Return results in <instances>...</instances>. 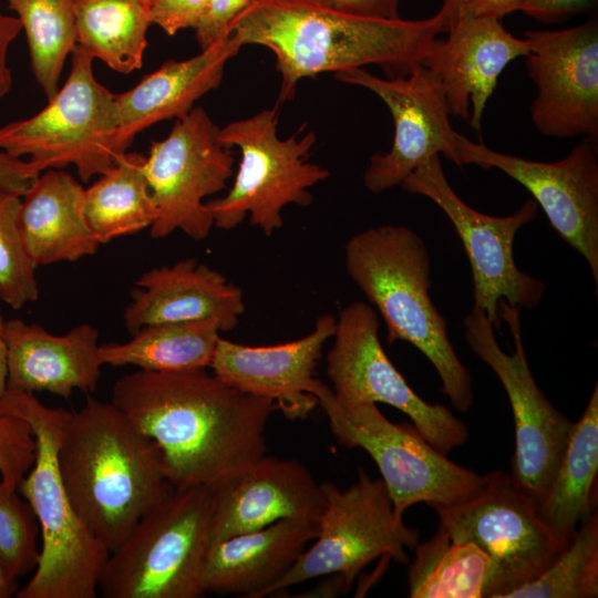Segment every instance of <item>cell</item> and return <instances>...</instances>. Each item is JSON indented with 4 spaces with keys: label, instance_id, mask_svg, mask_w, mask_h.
<instances>
[{
    "label": "cell",
    "instance_id": "1",
    "mask_svg": "<svg viewBox=\"0 0 598 598\" xmlns=\"http://www.w3.org/2000/svg\"><path fill=\"white\" fill-rule=\"evenodd\" d=\"M111 402L157 444L172 488L216 486L265 455L277 410L205 369L125 374Z\"/></svg>",
    "mask_w": 598,
    "mask_h": 598
},
{
    "label": "cell",
    "instance_id": "2",
    "mask_svg": "<svg viewBox=\"0 0 598 598\" xmlns=\"http://www.w3.org/2000/svg\"><path fill=\"white\" fill-rule=\"evenodd\" d=\"M440 33L439 11L422 20H388L308 0H264L237 18L230 34L241 47L261 45L275 54L281 104L293 99L299 81L323 72L374 64L386 78L408 75L422 65Z\"/></svg>",
    "mask_w": 598,
    "mask_h": 598
},
{
    "label": "cell",
    "instance_id": "3",
    "mask_svg": "<svg viewBox=\"0 0 598 598\" xmlns=\"http://www.w3.org/2000/svg\"><path fill=\"white\" fill-rule=\"evenodd\" d=\"M58 462L79 517L110 553L172 489L154 440L94 398L70 413Z\"/></svg>",
    "mask_w": 598,
    "mask_h": 598
},
{
    "label": "cell",
    "instance_id": "4",
    "mask_svg": "<svg viewBox=\"0 0 598 598\" xmlns=\"http://www.w3.org/2000/svg\"><path fill=\"white\" fill-rule=\"evenodd\" d=\"M430 264L423 239L404 226L370 227L344 246L347 272L383 318L386 341H406L422 352L453 408L466 412L473 403L472 378L430 296Z\"/></svg>",
    "mask_w": 598,
    "mask_h": 598
},
{
    "label": "cell",
    "instance_id": "5",
    "mask_svg": "<svg viewBox=\"0 0 598 598\" xmlns=\"http://www.w3.org/2000/svg\"><path fill=\"white\" fill-rule=\"evenodd\" d=\"M0 413L24 420L37 442L34 462L17 489L38 518L41 550L32 577L16 597L95 598L110 551L79 517L60 473L58 451L71 412L7 388Z\"/></svg>",
    "mask_w": 598,
    "mask_h": 598
},
{
    "label": "cell",
    "instance_id": "6",
    "mask_svg": "<svg viewBox=\"0 0 598 598\" xmlns=\"http://www.w3.org/2000/svg\"><path fill=\"white\" fill-rule=\"evenodd\" d=\"M214 488H172L109 554L99 579L106 598H199L210 545Z\"/></svg>",
    "mask_w": 598,
    "mask_h": 598
},
{
    "label": "cell",
    "instance_id": "7",
    "mask_svg": "<svg viewBox=\"0 0 598 598\" xmlns=\"http://www.w3.org/2000/svg\"><path fill=\"white\" fill-rule=\"evenodd\" d=\"M313 395L336 441L372 457L396 515L422 502L430 507L455 505L483 487L485 475L448 460L413 425L391 422L377 403L340 399L320 380Z\"/></svg>",
    "mask_w": 598,
    "mask_h": 598
},
{
    "label": "cell",
    "instance_id": "8",
    "mask_svg": "<svg viewBox=\"0 0 598 598\" xmlns=\"http://www.w3.org/2000/svg\"><path fill=\"white\" fill-rule=\"evenodd\" d=\"M93 60L75 45L65 83L35 115L0 126V150L28 156L40 173L72 165L83 183L112 168L126 151L115 94L94 76Z\"/></svg>",
    "mask_w": 598,
    "mask_h": 598
},
{
    "label": "cell",
    "instance_id": "9",
    "mask_svg": "<svg viewBox=\"0 0 598 598\" xmlns=\"http://www.w3.org/2000/svg\"><path fill=\"white\" fill-rule=\"evenodd\" d=\"M278 114L265 109L219 130V140L240 150L236 177L227 194L206 202L214 226L230 230L247 215L251 225L271 236L283 225L281 212L312 203L309 189L329 177V171L309 162L317 143L313 131H298L286 140L277 134Z\"/></svg>",
    "mask_w": 598,
    "mask_h": 598
},
{
    "label": "cell",
    "instance_id": "10",
    "mask_svg": "<svg viewBox=\"0 0 598 598\" xmlns=\"http://www.w3.org/2000/svg\"><path fill=\"white\" fill-rule=\"evenodd\" d=\"M453 542H472L487 553V598H507L537 578L567 546L542 520L538 502L511 474L495 470L471 498L431 506Z\"/></svg>",
    "mask_w": 598,
    "mask_h": 598
},
{
    "label": "cell",
    "instance_id": "11",
    "mask_svg": "<svg viewBox=\"0 0 598 598\" xmlns=\"http://www.w3.org/2000/svg\"><path fill=\"white\" fill-rule=\"evenodd\" d=\"M324 506L318 534L288 573L268 591L272 596L307 580L341 575L351 587L360 571L380 558L405 563L406 549L420 542L419 532L396 515L381 478H371L362 468L358 480L341 489L321 483Z\"/></svg>",
    "mask_w": 598,
    "mask_h": 598
},
{
    "label": "cell",
    "instance_id": "12",
    "mask_svg": "<svg viewBox=\"0 0 598 598\" xmlns=\"http://www.w3.org/2000/svg\"><path fill=\"white\" fill-rule=\"evenodd\" d=\"M499 307L501 318L513 337L512 353L502 350L493 323L476 307L463 320L465 339L470 349L493 370L507 394L515 427L511 475L539 502L555 477L575 423L536 384L523 344L520 309L505 301Z\"/></svg>",
    "mask_w": 598,
    "mask_h": 598
},
{
    "label": "cell",
    "instance_id": "13",
    "mask_svg": "<svg viewBox=\"0 0 598 598\" xmlns=\"http://www.w3.org/2000/svg\"><path fill=\"white\" fill-rule=\"evenodd\" d=\"M400 186L432 200L453 224L470 261L474 307L486 313L494 328L502 326L501 301L519 309H533L542 301L544 282L522 271L513 251L517 231L537 217L533 198L508 216L483 214L452 188L440 155L416 167Z\"/></svg>",
    "mask_w": 598,
    "mask_h": 598
},
{
    "label": "cell",
    "instance_id": "14",
    "mask_svg": "<svg viewBox=\"0 0 598 598\" xmlns=\"http://www.w3.org/2000/svg\"><path fill=\"white\" fill-rule=\"evenodd\" d=\"M202 106L176 118L169 134L151 144L144 171L157 209L150 227L161 239L176 230L194 240L205 239L214 227L205 198L226 188L235 163L231 147Z\"/></svg>",
    "mask_w": 598,
    "mask_h": 598
},
{
    "label": "cell",
    "instance_id": "15",
    "mask_svg": "<svg viewBox=\"0 0 598 598\" xmlns=\"http://www.w3.org/2000/svg\"><path fill=\"white\" fill-rule=\"evenodd\" d=\"M332 338L327 375L338 398L400 410L444 454L467 441L465 423L446 406L424 401L393 365L379 339V317L371 305L354 301L341 309Z\"/></svg>",
    "mask_w": 598,
    "mask_h": 598
},
{
    "label": "cell",
    "instance_id": "16",
    "mask_svg": "<svg viewBox=\"0 0 598 598\" xmlns=\"http://www.w3.org/2000/svg\"><path fill=\"white\" fill-rule=\"evenodd\" d=\"M457 166L497 168L523 185L558 235L587 261L598 285L597 141L582 137L557 162H538L494 151L457 132Z\"/></svg>",
    "mask_w": 598,
    "mask_h": 598
},
{
    "label": "cell",
    "instance_id": "17",
    "mask_svg": "<svg viewBox=\"0 0 598 598\" xmlns=\"http://www.w3.org/2000/svg\"><path fill=\"white\" fill-rule=\"evenodd\" d=\"M334 79L364 87L388 106L394 124L391 148L374 154L363 175L365 188L382 193L398 185L434 155L457 165L455 131L436 75L424 65L398 78H379L363 68L334 73Z\"/></svg>",
    "mask_w": 598,
    "mask_h": 598
},
{
    "label": "cell",
    "instance_id": "18",
    "mask_svg": "<svg viewBox=\"0 0 598 598\" xmlns=\"http://www.w3.org/2000/svg\"><path fill=\"white\" fill-rule=\"evenodd\" d=\"M528 76L537 94L529 114L547 137L598 141V20L563 30H527Z\"/></svg>",
    "mask_w": 598,
    "mask_h": 598
},
{
    "label": "cell",
    "instance_id": "19",
    "mask_svg": "<svg viewBox=\"0 0 598 598\" xmlns=\"http://www.w3.org/2000/svg\"><path fill=\"white\" fill-rule=\"evenodd\" d=\"M337 318L320 316L307 336L274 346H246L219 338L209 368L237 390L274 401L289 420H303L318 405L313 389L324 343Z\"/></svg>",
    "mask_w": 598,
    "mask_h": 598
},
{
    "label": "cell",
    "instance_id": "20",
    "mask_svg": "<svg viewBox=\"0 0 598 598\" xmlns=\"http://www.w3.org/2000/svg\"><path fill=\"white\" fill-rule=\"evenodd\" d=\"M214 488L210 545L285 518L319 522L321 484L297 460L262 455Z\"/></svg>",
    "mask_w": 598,
    "mask_h": 598
},
{
    "label": "cell",
    "instance_id": "21",
    "mask_svg": "<svg viewBox=\"0 0 598 598\" xmlns=\"http://www.w3.org/2000/svg\"><path fill=\"white\" fill-rule=\"evenodd\" d=\"M526 39L513 35L493 17L456 22L444 40L435 39L422 65L439 79L451 115L481 131L487 101L514 60L526 56Z\"/></svg>",
    "mask_w": 598,
    "mask_h": 598
},
{
    "label": "cell",
    "instance_id": "22",
    "mask_svg": "<svg viewBox=\"0 0 598 598\" xmlns=\"http://www.w3.org/2000/svg\"><path fill=\"white\" fill-rule=\"evenodd\" d=\"M245 311L243 293L219 271L194 258L142 274L123 315L133 334L147 324L213 319L221 331L235 328Z\"/></svg>",
    "mask_w": 598,
    "mask_h": 598
},
{
    "label": "cell",
    "instance_id": "23",
    "mask_svg": "<svg viewBox=\"0 0 598 598\" xmlns=\"http://www.w3.org/2000/svg\"><path fill=\"white\" fill-rule=\"evenodd\" d=\"M8 388L47 391L69 399L74 390L94 392L103 365L99 331L81 323L56 336L21 319L4 322Z\"/></svg>",
    "mask_w": 598,
    "mask_h": 598
},
{
    "label": "cell",
    "instance_id": "24",
    "mask_svg": "<svg viewBox=\"0 0 598 598\" xmlns=\"http://www.w3.org/2000/svg\"><path fill=\"white\" fill-rule=\"evenodd\" d=\"M318 523L285 518L209 545L202 575L204 594L266 597L316 538Z\"/></svg>",
    "mask_w": 598,
    "mask_h": 598
},
{
    "label": "cell",
    "instance_id": "25",
    "mask_svg": "<svg viewBox=\"0 0 598 598\" xmlns=\"http://www.w3.org/2000/svg\"><path fill=\"white\" fill-rule=\"evenodd\" d=\"M240 48L230 34L189 59L166 61L131 90L115 94L121 147L127 152L140 132L186 115L197 100L220 85L227 62Z\"/></svg>",
    "mask_w": 598,
    "mask_h": 598
},
{
    "label": "cell",
    "instance_id": "26",
    "mask_svg": "<svg viewBox=\"0 0 598 598\" xmlns=\"http://www.w3.org/2000/svg\"><path fill=\"white\" fill-rule=\"evenodd\" d=\"M19 227L35 268L78 261L101 246L85 218L84 188L58 168L41 173L21 196Z\"/></svg>",
    "mask_w": 598,
    "mask_h": 598
},
{
    "label": "cell",
    "instance_id": "27",
    "mask_svg": "<svg viewBox=\"0 0 598 598\" xmlns=\"http://www.w3.org/2000/svg\"><path fill=\"white\" fill-rule=\"evenodd\" d=\"M598 473V386L575 423L555 477L538 502V514L561 540L569 542L578 525L596 508Z\"/></svg>",
    "mask_w": 598,
    "mask_h": 598
},
{
    "label": "cell",
    "instance_id": "28",
    "mask_svg": "<svg viewBox=\"0 0 598 598\" xmlns=\"http://www.w3.org/2000/svg\"><path fill=\"white\" fill-rule=\"evenodd\" d=\"M221 332L213 319L147 324L126 342L100 344L103 365H134L143 371L207 369Z\"/></svg>",
    "mask_w": 598,
    "mask_h": 598
},
{
    "label": "cell",
    "instance_id": "29",
    "mask_svg": "<svg viewBox=\"0 0 598 598\" xmlns=\"http://www.w3.org/2000/svg\"><path fill=\"white\" fill-rule=\"evenodd\" d=\"M141 153H124L117 163L84 188V214L101 245L134 235L157 217Z\"/></svg>",
    "mask_w": 598,
    "mask_h": 598
},
{
    "label": "cell",
    "instance_id": "30",
    "mask_svg": "<svg viewBox=\"0 0 598 598\" xmlns=\"http://www.w3.org/2000/svg\"><path fill=\"white\" fill-rule=\"evenodd\" d=\"M76 45L122 74L142 68L152 24L142 0H73Z\"/></svg>",
    "mask_w": 598,
    "mask_h": 598
},
{
    "label": "cell",
    "instance_id": "31",
    "mask_svg": "<svg viewBox=\"0 0 598 598\" xmlns=\"http://www.w3.org/2000/svg\"><path fill=\"white\" fill-rule=\"evenodd\" d=\"M408 568L411 598H482L488 585L492 561L472 542H453L439 526L435 535L417 543Z\"/></svg>",
    "mask_w": 598,
    "mask_h": 598
},
{
    "label": "cell",
    "instance_id": "32",
    "mask_svg": "<svg viewBox=\"0 0 598 598\" xmlns=\"http://www.w3.org/2000/svg\"><path fill=\"white\" fill-rule=\"evenodd\" d=\"M25 33L33 75L50 100L76 45L73 0H7Z\"/></svg>",
    "mask_w": 598,
    "mask_h": 598
},
{
    "label": "cell",
    "instance_id": "33",
    "mask_svg": "<svg viewBox=\"0 0 598 598\" xmlns=\"http://www.w3.org/2000/svg\"><path fill=\"white\" fill-rule=\"evenodd\" d=\"M598 596V513L582 520L557 558L537 578L507 598H596Z\"/></svg>",
    "mask_w": 598,
    "mask_h": 598
},
{
    "label": "cell",
    "instance_id": "34",
    "mask_svg": "<svg viewBox=\"0 0 598 598\" xmlns=\"http://www.w3.org/2000/svg\"><path fill=\"white\" fill-rule=\"evenodd\" d=\"M21 196L0 187V299L21 309L39 298L35 267L20 234Z\"/></svg>",
    "mask_w": 598,
    "mask_h": 598
},
{
    "label": "cell",
    "instance_id": "35",
    "mask_svg": "<svg viewBox=\"0 0 598 598\" xmlns=\"http://www.w3.org/2000/svg\"><path fill=\"white\" fill-rule=\"evenodd\" d=\"M38 518L16 486L0 481V558L16 578L34 571L40 557Z\"/></svg>",
    "mask_w": 598,
    "mask_h": 598
},
{
    "label": "cell",
    "instance_id": "36",
    "mask_svg": "<svg viewBox=\"0 0 598 598\" xmlns=\"http://www.w3.org/2000/svg\"><path fill=\"white\" fill-rule=\"evenodd\" d=\"M37 442L30 425L22 419L0 413L1 481L18 484L34 462Z\"/></svg>",
    "mask_w": 598,
    "mask_h": 598
},
{
    "label": "cell",
    "instance_id": "37",
    "mask_svg": "<svg viewBox=\"0 0 598 598\" xmlns=\"http://www.w3.org/2000/svg\"><path fill=\"white\" fill-rule=\"evenodd\" d=\"M252 3V0H205L203 13L195 27L198 45L205 50L231 33L237 18Z\"/></svg>",
    "mask_w": 598,
    "mask_h": 598
},
{
    "label": "cell",
    "instance_id": "38",
    "mask_svg": "<svg viewBox=\"0 0 598 598\" xmlns=\"http://www.w3.org/2000/svg\"><path fill=\"white\" fill-rule=\"evenodd\" d=\"M523 0H444L439 13L442 18V33L460 20L478 17L502 19L519 11Z\"/></svg>",
    "mask_w": 598,
    "mask_h": 598
},
{
    "label": "cell",
    "instance_id": "39",
    "mask_svg": "<svg viewBox=\"0 0 598 598\" xmlns=\"http://www.w3.org/2000/svg\"><path fill=\"white\" fill-rule=\"evenodd\" d=\"M205 0H154L150 6L152 24L158 25L166 34L197 25Z\"/></svg>",
    "mask_w": 598,
    "mask_h": 598
},
{
    "label": "cell",
    "instance_id": "40",
    "mask_svg": "<svg viewBox=\"0 0 598 598\" xmlns=\"http://www.w3.org/2000/svg\"><path fill=\"white\" fill-rule=\"evenodd\" d=\"M598 0H523L520 10L544 23H559L575 16L594 14Z\"/></svg>",
    "mask_w": 598,
    "mask_h": 598
},
{
    "label": "cell",
    "instance_id": "41",
    "mask_svg": "<svg viewBox=\"0 0 598 598\" xmlns=\"http://www.w3.org/2000/svg\"><path fill=\"white\" fill-rule=\"evenodd\" d=\"M321 7L348 14L396 20L400 19L399 0H308Z\"/></svg>",
    "mask_w": 598,
    "mask_h": 598
},
{
    "label": "cell",
    "instance_id": "42",
    "mask_svg": "<svg viewBox=\"0 0 598 598\" xmlns=\"http://www.w3.org/2000/svg\"><path fill=\"white\" fill-rule=\"evenodd\" d=\"M22 31L17 17L4 14L0 8V101L12 87V72L8 65V50L10 44Z\"/></svg>",
    "mask_w": 598,
    "mask_h": 598
},
{
    "label": "cell",
    "instance_id": "43",
    "mask_svg": "<svg viewBox=\"0 0 598 598\" xmlns=\"http://www.w3.org/2000/svg\"><path fill=\"white\" fill-rule=\"evenodd\" d=\"M322 577L323 580L317 587L307 591L306 597H334L347 592L351 588L341 575L331 574Z\"/></svg>",
    "mask_w": 598,
    "mask_h": 598
},
{
    "label": "cell",
    "instance_id": "44",
    "mask_svg": "<svg viewBox=\"0 0 598 598\" xmlns=\"http://www.w3.org/2000/svg\"><path fill=\"white\" fill-rule=\"evenodd\" d=\"M4 318L0 309V400L8 388V353L4 340Z\"/></svg>",
    "mask_w": 598,
    "mask_h": 598
},
{
    "label": "cell",
    "instance_id": "45",
    "mask_svg": "<svg viewBox=\"0 0 598 598\" xmlns=\"http://www.w3.org/2000/svg\"><path fill=\"white\" fill-rule=\"evenodd\" d=\"M18 592V578H16L0 558V598H10Z\"/></svg>",
    "mask_w": 598,
    "mask_h": 598
},
{
    "label": "cell",
    "instance_id": "46",
    "mask_svg": "<svg viewBox=\"0 0 598 598\" xmlns=\"http://www.w3.org/2000/svg\"><path fill=\"white\" fill-rule=\"evenodd\" d=\"M142 1L150 7L154 0H142Z\"/></svg>",
    "mask_w": 598,
    "mask_h": 598
},
{
    "label": "cell",
    "instance_id": "47",
    "mask_svg": "<svg viewBox=\"0 0 598 598\" xmlns=\"http://www.w3.org/2000/svg\"><path fill=\"white\" fill-rule=\"evenodd\" d=\"M258 1H264V0H252V2H258Z\"/></svg>",
    "mask_w": 598,
    "mask_h": 598
}]
</instances>
